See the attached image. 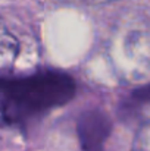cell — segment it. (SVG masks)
<instances>
[{"label": "cell", "mask_w": 150, "mask_h": 151, "mask_svg": "<svg viewBox=\"0 0 150 151\" xmlns=\"http://www.w3.org/2000/svg\"><path fill=\"white\" fill-rule=\"evenodd\" d=\"M75 81L62 72L0 78V113L9 123H24L75 96Z\"/></svg>", "instance_id": "obj_1"}, {"label": "cell", "mask_w": 150, "mask_h": 151, "mask_svg": "<svg viewBox=\"0 0 150 151\" xmlns=\"http://www.w3.org/2000/svg\"><path fill=\"white\" fill-rule=\"evenodd\" d=\"M110 119L100 109L86 110L77 123L78 139L83 151H103L110 134Z\"/></svg>", "instance_id": "obj_2"}, {"label": "cell", "mask_w": 150, "mask_h": 151, "mask_svg": "<svg viewBox=\"0 0 150 151\" xmlns=\"http://www.w3.org/2000/svg\"><path fill=\"white\" fill-rule=\"evenodd\" d=\"M136 151H150V122L143 126V129L138 132Z\"/></svg>", "instance_id": "obj_3"}, {"label": "cell", "mask_w": 150, "mask_h": 151, "mask_svg": "<svg viewBox=\"0 0 150 151\" xmlns=\"http://www.w3.org/2000/svg\"><path fill=\"white\" fill-rule=\"evenodd\" d=\"M134 100H137V103H146V101H150V85L138 90L134 96H133Z\"/></svg>", "instance_id": "obj_4"}, {"label": "cell", "mask_w": 150, "mask_h": 151, "mask_svg": "<svg viewBox=\"0 0 150 151\" xmlns=\"http://www.w3.org/2000/svg\"><path fill=\"white\" fill-rule=\"evenodd\" d=\"M9 43H13L12 38H9V35L4 32V29L0 28V47H1L3 50H9V47H10Z\"/></svg>", "instance_id": "obj_5"}, {"label": "cell", "mask_w": 150, "mask_h": 151, "mask_svg": "<svg viewBox=\"0 0 150 151\" xmlns=\"http://www.w3.org/2000/svg\"><path fill=\"white\" fill-rule=\"evenodd\" d=\"M66 1L81 3V4H103V3H109V1H113V0H66Z\"/></svg>", "instance_id": "obj_6"}]
</instances>
